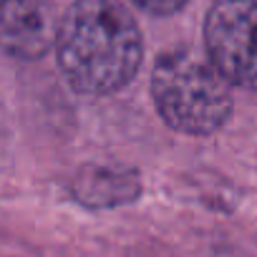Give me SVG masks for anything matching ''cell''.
I'll use <instances>...</instances> for the list:
<instances>
[{
	"label": "cell",
	"instance_id": "cell-1",
	"mask_svg": "<svg viewBox=\"0 0 257 257\" xmlns=\"http://www.w3.org/2000/svg\"><path fill=\"white\" fill-rule=\"evenodd\" d=\"M56 61L81 96H111L132 83L144 61V36L121 0H73L58 18Z\"/></svg>",
	"mask_w": 257,
	"mask_h": 257
},
{
	"label": "cell",
	"instance_id": "cell-2",
	"mask_svg": "<svg viewBox=\"0 0 257 257\" xmlns=\"http://www.w3.org/2000/svg\"><path fill=\"white\" fill-rule=\"evenodd\" d=\"M152 101L169 128L187 137H209L232 116V83L209 58L174 48L154 63Z\"/></svg>",
	"mask_w": 257,
	"mask_h": 257
},
{
	"label": "cell",
	"instance_id": "cell-3",
	"mask_svg": "<svg viewBox=\"0 0 257 257\" xmlns=\"http://www.w3.org/2000/svg\"><path fill=\"white\" fill-rule=\"evenodd\" d=\"M204 48L212 66L232 83L257 91V6L217 0L204 18Z\"/></svg>",
	"mask_w": 257,
	"mask_h": 257
},
{
	"label": "cell",
	"instance_id": "cell-4",
	"mask_svg": "<svg viewBox=\"0 0 257 257\" xmlns=\"http://www.w3.org/2000/svg\"><path fill=\"white\" fill-rule=\"evenodd\" d=\"M58 18L51 0H0V51L18 61L43 58L56 43Z\"/></svg>",
	"mask_w": 257,
	"mask_h": 257
},
{
	"label": "cell",
	"instance_id": "cell-5",
	"mask_svg": "<svg viewBox=\"0 0 257 257\" xmlns=\"http://www.w3.org/2000/svg\"><path fill=\"white\" fill-rule=\"evenodd\" d=\"M139 179L123 169L93 167L78 174L76 197L88 207H116L126 204L139 194Z\"/></svg>",
	"mask_w": 257,
	"mask_h": 257
},
{
	"label": "cell",
	"instance_id": "cell-6",
	"mask_svg": "<svg viewBox=\"0 0 257 257\" xmlns=\"http://www.w3.org/2000/svg\"><path fill=\"white\" fill-rule=\"evenodd\" d=\"M132 3L149 13V16H157V18H167V16H174L179 11H184L192 0H132Z\"/></svg>",
	"mask_w": 257,
	"mask_h": 257
},
{
	"label": "cell",
	"instance_id": "cell-7",
	"mask_svg": "<svg viewBox=\"0 0 257 257\" xmlns=\"http://www.w3.org/2000/svg\"><path fill=\"white\" fill-rule=\"evenodd\" d=\"M247 3H254V6H257V0H247Z\"/></svg>",
	"mask_w": 257,
	"mask_h": 257
}]
</instances>
